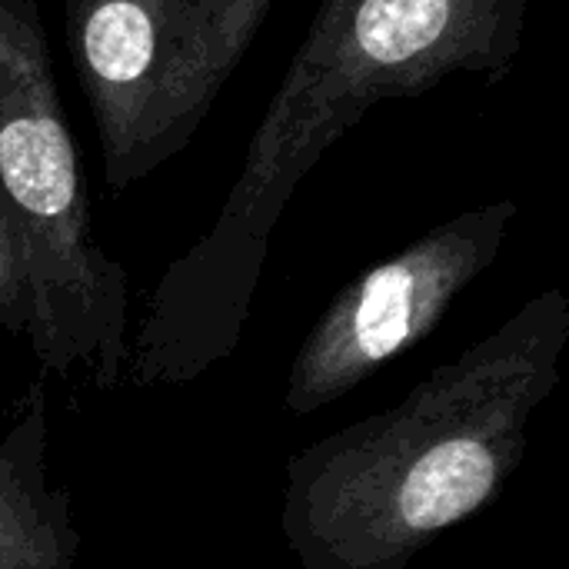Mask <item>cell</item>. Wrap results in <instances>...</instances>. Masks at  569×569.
Returning <instances> with one entry per match:
<instances>
[{"label":"cell","instance_id":"7a4b0ae2","mask_svg":"<svg viewBox=\"0 0 569 569\" xmlns=\"http://www.w3.org/2000/svg\"><path fill=\"white\" fill-rule=\"evenodd\" d=\"M569 297L543 290L397 407L287 460L280 533L300 569H403L500 500L560 383Z\"/></svg>","mask_w":569,"mask_h":569},{"label":"cell","instance_id":"3957f363","mask_svg":"<svg viewBox=\"0 0 569 569\" xmlns=\"http://www.w3.org/2000/svg\"><path fill=\"white\" fill-rule=\"evenodd\" d=\"M0 190L23 243L30 347L43 373L127 377V273L90 230L77 143L37 0H0Z\"/></svg>","mask_w":569,"mask_h":569},{"label":"cell","instance_id":"277c9868","mask_svg":"<svg viewBox=\"0 0 569 569\" xmlns=\"http://www.w3.org/2000/svg\"><path fill=\"white\" fill-rule=\"evenodd\" d=\"M277 0H63L103 183L123 193L180 157L247 60Z\"/></svg>","mask_w":569,"mask_h":569},{"label":"cell","instance_id":"52a82bcc","mask_svg":"<svg viewBox=\"0 0 569 569\" xmlns=\"http://www.w3.org/2000/svg\"><path fill=\"white\" fill-rule=\"evenodd\" d=\"M30 327V287L20 230L0 190V330L10 337L27 333Z\"/></svg>","mask_w":569,"mask_h":569},{"label":"cell","instance_id":"8992f818","mask_svg":"<svg viewBox=\"0 0 569 569\" xmlns=\"http://www.w3.org/2000/svg\"><path fill=\"white\" fill-rule=\"evenodd\" d=\"M0 437V569H73L80 533L70 490L50 483L47 387L33 380Z\"/></svg>","mask_w":569,"mask_h":569},{"label":"cell","instance_id":"6da1fadb","mask_svg":"<svg viewBox=\"0 0 569 569\" xmlns=\"http://www.w3.org/2000/svg\"><path fill=\"white\" fill-rule=\"evenodd\" d=\"M527 10L530 0H323L220 217L157 280L123 383L187 387L233 357L270 237L303 177L377 103L423 97L450 77H510Z\"/></svg>","mask_w":569,"mask_h":569},{"label":"cell","instance_id":"5b68a950","mask_svg":"<svg viewBox=\"0 0 569 569\" xmlns=\"http://www.w3.org/2000/svg\"><path fill=\"white\" fill-rule=\"evenodd\" d=\"M517 213V200L463 210L357 273L300 343L283 393L287 413H320L423 343L493 267Z\"/></svg>","mask_w":569,"mask_h":569}]
</instances>
